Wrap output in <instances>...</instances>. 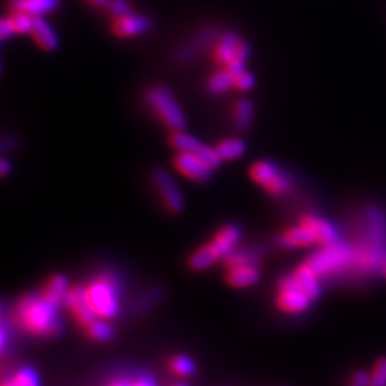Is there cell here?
I'll use <instances>...</instances> for the list:
<instances>
[{
	"instance_id": "6da1fadb",
	"label": "cell",
	"mask_w": 386,
	"mask_h": 386,
	"mask_svg": "<svg viewBox=\"0 0 386 386\" xmlns=\"http://www.w3.org/2000/svg\"><path fill=\"white\" fill-rule=\"evenodd\" d=\"M57 310L59 305L46 299L42 294L26 295L17 303L16 319L30 334L56 335L62 328Z\"/></svg>"
},
{
	"instance_id": "7a4b0ae2",
	"label": "cell",
	"mask_w": 386,
	"mask_h": 386,
	"mask_svg": "<svg viewBox=\"0 0 386 386\" xmlns=\"http://www.w3.org/2000/svg\"><path fill=\"white\" fill-rule=\"evenodd\" d=\"M306 264L317 273L319 278H328L349 271H357L358 252L355 245L335 242L322 246L316 253L308 257Z\"/></svg>"
},
{
	"instance_id": "3957f363",
	"label": "cell",
	"mask_w": 386,
	"mask_h": 386,
	"mask_svg": "<svg viewBox=\"0 0 386 386\" xmlns=\"http://www.w3.org/2000/svg\"><path fill=\"white\" fill-rule=\"evenodd\" d=\"M86 296L94 315L110 319L119 312V285L115 275L102 272L86 285Z\"/></svg>"
},
{
	"instance_id": "277c9868",
	"label": "cell",
	"mask_w": 386,
	"mask_h": 386,
	"mask_svg": "<svg viewBox=\"0 0 386 386\" xmlns=\"http://www.w3.org/2000/svg\"><path fill=\"white\" fill-rule=\"evenodd\" d=\"M145 99L150 110L166 127L172 129V131H183L186 126L183 112L176 102L173 93L166 86L157 85L150 87Z\"/></svg>"
},
{
	"instance_id": "5b68a950",
	"label": "cell",
	"mask_w": 386,
	"mask_h": 386,
	"mask_svg": "<svg viewBox=\"0 0 386 386\" xmlns=\"http://www.w3.org/2000/svg\"><path fill=\"white\" fill-rule=\"evenodd\" d=\"M249 57V46L241 41V38L234 31L223 34L215 49L213 59L216 63L222 64L224 69H228L234 76L245 71V63Z\"/></svg>"
},
{
	"instance_id": "8992f818",
	"label": "cell",
	"mask_w": 386,
	"mask_h": 386,
	"mask_svg": "<svg viewBox=\"0 0 386 386\" xmlns=\"http://www.w3.org/2000/svg\"><path fill=\"white\" fill-rule=\"evenodd\" d=\"M312 299L302 291L295 275H287L278 282L276 305L286 313H301L306 310Z\"/></svg>"
},
{
	"instance_id": "52a82bcc",
	"label": "cell",
	"mask_w": 386,
	"mask_h": 386,
	"mask_svg": "<svg viewBox=\"0 0 386 386\" xmlns=\"http://www.w3.org/2000/svg\"><path fill=\"white\" fill-rule=\"evenodd\" d=\"M152 179L165 208L172 213L182 212L185 201L173 178L164 169H155L152 173Z\"/></svg>"
},
{
	"instance_id": "ba28073f",
	"label": "cell",
	"mask_w": 386,
	"mask_h": 386,
	"mask_svg": "<svg viewBox=\"0 0 386 386\" xmlns=\"http://www.w3.org/2000/svg\"><path fill=\"white\" fill-rule=\"evenodd\" d=\"M64 306H66L72 315L75 316V319L79 322V324L89 327L93 320L98 319V316L94 315L93 309L90 308L89 302H87V296H86V286H72L69 287V291L64 296L63 301Z\"/></svg>"
},
{
	"instance_id": "9c48e42d",
	"label": "cell",
	"mask_w": 386,
	"mask_h": 386,
	"mask_svg": "<svg viewBox=\"0 0 386 386\" xmlns=\"http://www.w3.org/2000/svg\"><path fill=\"white\" fill-rule=\"evenodd\" d=\"M173 166L180 175L193 182H206L212 175V169L202 162L196 153L179 152L173 159Z\"/></svg>"
},
{
	"instance_id": "30bf717a",
	"label": "cell",
	"mask_w": 386,
	"mask_h": 386,
	"mask_svg": "<svg viewBox=\"0 0 386 386\" xmlns=\"http://www.w3.org/2000/svg\"><path fill=\"white\" fill-rule=\"evenodd\" d=\"M299 223L303 224L305 228H308L312 232V235L316 241V245L328 246V245L338 242V239H339L338 229L335 228V224L324 217L312 215V213H306V215L301 216Z\"/></svg>"
},
{
	"instance_id": "8fae6325",
	"label": "cell",
	"mask_w": 386,
	"mask_h": 386,
	"mask_svg": "<svg viewBox=\"0 0 386 386\" xmlns=\"http://www.w3.org/2000/svg\"><path fill=\"white\" fill-rule=\"evenodd\" d=\"M152 23L148 17L141 15L126 13L122 16H116L112 22V31L113 35L120 39H129L141 36L150 29Z\"/></svg>"
},
{
	"instance_id": "7c38bea8",
	"label": "cell",
	"mask_w": 386,
	"mask_h": 386,
	"mask_svg": "<svg viewBox=\"0 0 386 386\" xmlns=\"http://www.w3.org/2000/svg\"><path fill=\"white\" fill-rule=\"evenodd\" d=\"M239 239H241V229L236 227V224H224V227L217 229L210 243L219 253L220 259H223L224 256L235 249Z\"/></svg>"
},
{
	"instance_id": "4fadbf2b",
	"label": "cell",
	"mask_w": 386,
	"mask_h": 386,
	"mask_svg": "<svg viewBox=\"0 0 386 386\" xmlns=\"http://www.w3.org/2000/svg\"><path fill=\"white\" fill-rule=\"evenodd\" d=\"M29 35L42 50H46V52L55 50L59 45L57 35L43 17H35L34 26H31Z\"/></svg>"
},
{
	"instance_id": "5bb4252c",
	"label": "cell",
	"mask_w": 386,
	"mask_h": 386,
	"mask_svg": "<svg viewBox=\"0 0 386 386\" xmlns=\"http://www.w3.org/2000/svg\"><path fill=\"white\" fill-rule=\"evenodd\" d=\"M59 0H9L10 10L24 12L34 17H43L56 10Z\"/></svg>"
},
{
	"instance_id": "9a60e30c",
	"label": "cell",
	"mask_w": 386,
	"mask_h": 386,
	"mask_svg": "<svg viewBox=\"0 0 386 386\" xmlns=\"http://www.w3.org/2000/svg\"><path fill=\"white\" fill-rule=\"evenodd\" d=\"M278 242L283 248H289V249L306 248V246L316 245V241H315L312 232L308 228H305L303 224H301V223L298 224V227L287 228L286 231H283L280 234Z\"/></svg>"
},
{
	"instance_id": "2e32d148",
	"label": "cell",
	"mask_w": 386,
	"mask_h": 386,
	"mask_svg": "<svg viewBox=\"0 0 386 386\" xmlns=\"http://www.w3.org/2000/svg\"><path fill=\"white\" fill-rule=\"evenodd\" d=\"M299 286L302 291L312 299H317L320 296V282L317 273L305 262L301 266H298L294 272Z\"/></svg>"
},
{
	"instance_id": "e0dca14e",
	"label": "cell",
	"mask_w": 386,
	"mask_h": 386,
	"mask_svg": "<svg viewBox=\"0 0 386 386\" xmlns=\"http://www.w3.org/2000/svg\"><path fill=\"white\" fill-rule=\"evenodd\" d=\"M261 273L257 266H238L227 272V282L234 287H246L259 280Z\"/></svg>"
},
{
	"instance_id": "ac0fdd59",
	"label": "cell",
	"mask_w": 386,
	"mask_h": 386,
	"mask_svg": "<svg viewBox=\"0 0 386 386\" xmlns=\"http://www.w3.org/2000/svg\"><path fill=\"white\" fill-rule=\"evenodd\" d=\"M220 259L219 253L209 242L208 245H203L193 252L189 257V268L193 271H205L210 268L216 261Z\"/></svg>"
},
{
	"instance_id": "d6986e66",
	"label": "cell",
	"mask_w": 386,
	"mask_h": 386,
	"mask_svg": "<svg viewBox=\"0 0 386 386\" xmlns=\"http://www.w3.org/2000/svg\"><path fill=\"white\" fill-rule=\"evenodd\" d=\"M69 280L66 279V276H63V275H55L52 276L46 286L43 287V291L41 292L46 299L52 301L53 303L59 305L63 303L64 301V296H66L68 291H69Z\"/></svg>"
},
{
	"instance_id": "ffe728a7",
	"label": "cell",
	"mask_w": 386,
	"mask_h": 386,
	"mask_svg": "<svg viewBox=\"0 0 386 386\" xmlns=\"http://www.w3.org/2000/svg\"><path fill=\"white\" fill-rule=\"evenodd\" d=\"M279 173V168L272 162H268V160H257L249 169L250 179L262 187L268 186Z\"/></svg>"
},
{
	"instance_id": "44dd1931",
	"label": "cell",
	"mask_w": 386,
	"mask_h": 386,
	"mask_svg": "<svg viewBox=\"0 0 386 386\" xmlns=\"http://www.w3.org/2000/svg\"><path fill=\"white\" fill-rule=\"evenodd\" d=\"M259 262H261L259 256L248 249H242V250L234 249L223 257V264L227 266V269L238 268V266H257Z\"/></svg>"
},
{
	"instance_id": "7402d4cb",
	"label": "cell",
	"mask_w": 386,
	"mask_h": 386,
	"mask_svg": "<svg viewBox=\"0 0 386 386\" xmlns=\"http://www.w3.org/2000/svg\"><path fill=\"white\" fill-rule=\"evenodd\" d=\"M217 153L220 155L222 160H235L245 155L246 145L241 139H223L216 146Z\"/></svg>"
},
{
	"instance_id": "603a6c76",
	"label": "cell",
	"mask_w": 386,
	"mask_h": 386,
	"mask_svg": "<svg viewBox=\"0 0 386 386\" xmlns=\"http://www.w3.org/2000/svg\"><path fill=\"white\" fill-rule=\"evenodd\" d=\"M169 143L175 150L189 152V153L198 152V149L202 146V143L196 138L187 135L183 131H172L169 136Z\"/></svg>"
},
{
	"instance_id": "cb8c5ba5",
	"label": "cell",
	"mask_w": 386,
	"mask_h": 386,
	"mask_svg": "<svg viewBox=\"0 0 386 386\" xmlns=\"http://www.w3.org/2000/svg\"><path fill=\"white\" fill-rule=\"evenodd\" d=\"M234 78L235 76L228 69L223 68L209 78L208 90L212 94H223L234 87Z\"/></svg>"
},
{
	"instance_id": "d4e9b609",
	"label": "cell",
	"mask_w": 386,
	"mask_h": 386,
	"mask_svg": "<svg viewBox=\"0 0 386 386\" xmlns=\"http://www.w3.org/2000/svg\"><path fill=\"white\" fill-rule=\"evenodd\" d=\"M253 119V105L248 99H241L234 106V123L241 131H246Z\"/></svg>"
},
{
	"instance_id": "484cf974",
	"label": "cell",
	"mask_w": 386,
	"mask_h": 386,
	"mask_svg": "<svg viewBox=\"0 0 386 386\" xmlns=\"http://www.w3.org/2000/svg\"><path fill=\"white\" fill-rule=\"evenodd\" d=\"M87 328V335L99 342H106L113 338V329L105 319H96Z\"/></svg>"
},
{
	"instance_id": "4316f807",
	"label": "cell",
	"mask_w": 386,
	"mask_h": 386,
	"mask_svg": "<svg viewBox=\"0 0 386 386\" xmlns=\"http://www.w3.org/2000/svg\"><path fill=\"white\" fill-rule=\"evenodd\" d=\"M16 35H23V34H30L31 26H34L35 17L30 16L24 12H17V10H10V13L8 15Z\"/></svg>"
},
{
	"instance_id": "83f0119b",
	"label": "cell",
	"mask_w": 386,
	"mask_h": 386,
	"mask_svg": "<svg viewBox=\"0 0 386 386\" xmlns=\"http://www.w3.org/2000/svg\"><path fill=\"white\" fill-rule=\"evenodd\" d=\"M201 159H202V162L209 166L212 171H215L220 164H222V157L220 155L217 153L216 148H210V146H205L202 145L198 152H195Z\"/></svg>"
},
{
	"instance_id": "f1b7e54d",
	"label": "cell",
	"mask_w": 386,
	"mask_h": 386,
	"mask_svg": "<svg viewBox=\"0 0 386 386\" xmlns=\"http://www.w3.org/2000/svg\"><path fill=\"white\" fill-rule=\"evenodd\" d=\"M291 186V179H289L285 173H279L268 186H265L264 189L269 193L272 196H282L283 193Z\"/></svg>"
},
{
	"instance_id": "f546056e",
	"label": "cell",
	"mask_w": 386,
	"mask_h": 386,
	"mask_svg": "<svg viewBox=\"0 0 386 386\" xmlns=\"http://www.w3.org/2000/svg\"><path fill=\"white\" fill-rule=\"evenodd\" d=\"M171 369L179 376H189L195 372V364L187 357H175L171 361Z\"/></svg>"
},
{
	"instance_id": "4dcf8cb0",
	"label": "cell",
	"mask_w": 386,
	"mask_h": 386,
	"mask_svg": "<svg viewBox=\"0 0 386 386\" xmlns=\"http://www.w3.org/2000/svg\"><path fill=\"white\" fill-rule=\"evenodd\" d=\"M371 375V386H386V357L376 361Z\"/></svg>"
},
{
	"instance_id": "1f68e13d",
	"label": "cell",
	"mask_w": 386,
	"mask_h": 386,
	"mask_svg": "<svg viewBox=\"0 0 386 386\" xmlns=\"http://www.w3.org/2000/svg\"><path fill=\"white\" fill-rule=\"evenodd\" d=\"M13 380L19 385V386H39V379L38 375L35 373V371L31 369H20L17 373H15Z\"/></svg>"
},
{
	"instance_id": "d6a6232c",
	"label": "cell",
	"mask_w": 386,
	"mask_h": 386,
	"mask_svg": "<svg viewBox=\"0 0 386 386\" xmlns=\"http://www.w3.org/2000/svg\"><path fill=\"white\" fill-rule=\"evenodd\" d=\"M253 85H255V78L252 73H249L246 71L239 72L234 78V89H236V90L246 92V90H250L253 87Z\"/></svg>"
},
{
	"instance_id": "836d02e7",
	"label": "cell",
	"mask_w": 386,
	"mask_h": 386,
	"mask_svg": "<svg viewBox=\"0 0 386 386\" xmlns=\"http://www.w3.org/2000/svg\"><path fill=\"white\" fill-rule=\"evenodd\" d=\"M106 9L115 17L126 15V13H131V6H129L126 0H110V3Z\"/></svg>"
},
{
	"instance_id": "e575fe53",
	"label": "cell",
	"mask_w": 386,
	"mask_h": 386,
	"mask_svg": "<svg viewBox=\"0 0 386 386\" xmlns=\"http://www.w3.org/2000/svg\"><path fill=\"white\" fill-rule=\"evenodd\" d=\"M109 386H155V382L148 378V376H139L134 380H127V379H119L110 383Z\"/></svg>"
},
{
	"instance_id": "d590c367",
	"label": "cell",
	"mask_w": 386,
	"mask_h": 386,
	"mask_svg": "<svg viewBox=\"0 0 386 386\" xmlns=\"http://www.w3.org/2000/svg\"><path fill=\"white\" fill-rule=\"evenodd\" d=\"M349 386H371V375L365 371H358L350 378Z\"/></svg>"
},
{
	"instance_id": "8d00e7d4",
	"label": "cell",
	"mask_w": 386,
	"mask_h": 386,
	"mask_svg": "<svg viewBox=\"0 0 386 386\" xmlns=\"http://www.w3.org/2000/svg\"><path fill=\"white\" fill-rule=\"evenodd\" d=\"M12 35H16L15 34V29H13V24L9 19V16H5L2 19V22H0V36H2V39H8L10 38Z\"/></svg>"
},
{
	"instance_id": "74e56055",
	"label": "cell",
	"mask_w": 386,
	"mask_h": 386,
	"mask_svg": "<svg viewBox=\"0 0 386 386\" xmlns=\"http://www.w3.org/2000/svg\"><path fill=\"white\" fill-rule=\"evenodd\" d=\"M85 2L93 8L98 9H106L110 3V0H85Z\"/></svg>"
},
{
	"instance_id": "f35d334b",
	"label": "cell",
	"mask_w": 386,
	"mask_h": 386,
	"mask_svg": "<svg viewBox=\"0 0 386 386\" xmlns=\"http://www.w3.org/2000/svg\"><path fill=\"white\" fill-rule=\"evenodd\" d=\"M9 171H10V165L6 159H3L2 162H0V172H2V175H8Z\"/></svg>"
},
{
	"instance_id": "ab89813d",
	"label": "cell",
	"mask_w": 386,
	"mask_h": 386,
	"mask_svg": "<svg viewBox=\"0 0 386 386\" xmlns=\"http://www.w3.org/2000/svg\"><path fill=\"white\" fill-rule=\"evenodd\" d=\"M3 386H19V385H17L13 379H10L9 382H5V383H3Z\"/></svg>"
},
{
	"instance_id": "60d3db41",
	"label": "cell",
	"mask_w": 386,
	"mask_h": 386,
	"mask_svg": "<svg viewBox=\"0 0 386 386\" xmlns=\"http://www.w3.org/2000/svg\"><path fill=\"white\" fill-rule=\"evenodd\" d=\"M175 386H186V385H185V383H176Z\"/></svg>"
},
{
	"instance_id": "b9f144b4",
	"label": "cell",
	"mask_w": 386,
	"mask_h": 386,
	"mask_svg": "<svg viewBox=\"0 0 386 386\" xmlns=\"http://www.w3.org/2000/svg\"><path fill=\"white\" fill-rule=\"evenodd\" d=\"M383 273L386 275V264H385V266H383Z\"/></svg>"
}]
</instances>
